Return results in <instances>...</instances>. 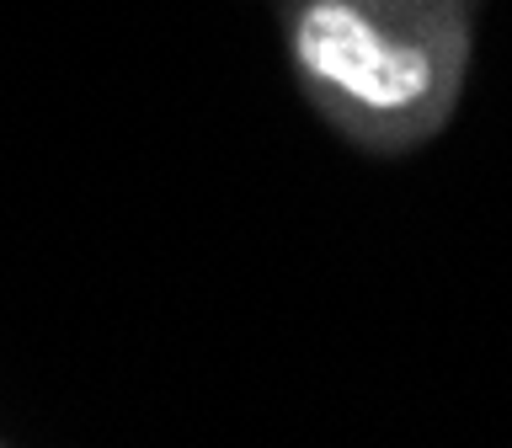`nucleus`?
<instances>
[{"instance_id": "obj_1", "label": "nucleus", "mask_w": 512, "mask_h": 448, "mask_svg": "<svg viewBox=\"0 0 512 448\" xmlns=\"http://www.w3.org/2000/svg\"><path fill=\"white\" fill-rule=\"evenodd\" d=\"M294 59L304 80L368 118H406L438 96L443 38L374 0H304L294 11Z\"/></svg>"}]
</instances>
